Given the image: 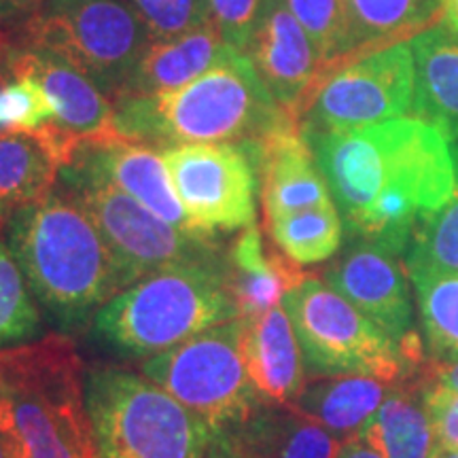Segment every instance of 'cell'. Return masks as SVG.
Instances as JSON below:
<instances>
[{"mask_svg": "<svg viewBox=\"0 0 458 458\" xmlns=\"http://www.w3.org/2000/svg\"><path fill=\"white\" fill-rule=\"evenodd\" d=\"M13 51V43H11L9 34L4 30H0V81L4 79V68H7V60Z\"/></svg>", "mask_w": 458, "mask_h": 458, "instance_id": "obj_43", "label": "cell"}, {"mask_svg": "<svg viewBox=\"0 0 458 458\" xmlns=\"http://www.w3.org/2000/svg\"><path fill=\"white\" fill-rule=\"evenodd\" d=\"M391 385L369 376H323L306 380L291 403L300 414L312 418L340 442L363 431Z\"/></svg>", "mask_w": 458, "mask_h": 458, "instance_id": "obj_23", "label": "cell"}, {"mask_svg": "<svg viewBox=\"0 0 458 458\" xmlns=\"http://www.w3.org/2000/svg\"><path fill=\"white\" fill-rule=\"evenodd\" d=\"M433 458H458V450H450V448H442L439 445L437 452H435Z\"/></svg>", "mask_w": 458, "mask_h": 458, "instance_id": "obj_44", "label": "cell"}, {"mask_svg": "<svg viewBox=\"0 0 458 458\" xmlns=\"http://www.w3.org/2000/svg\"><path fill=\"white\" fill-rule=\"evenodd\" d=\"M418 382L422 393V401L431 418L435 437L442 448L458 450V391L452 388L431 385V382L420 380L411 376Z\"/></svg>", "mask_w": 458, "mask_h": 458, "instance_id": "obj_35", "label": "cell"}, {"mask_svg": "<svg viewBox=\"0 0 458 458\" xmlns=\"http://www.w3.org/2000/svg\"><path fill=\"white\" fill-rule=\"evenodd\" d=\"M284 4L317 47L325 66V79L335 68L354 60L346 0H284Z\"/></svg>", "mask_w": 458, "mask_h": 458, "instance_id": "obj_30", "label": "cell"}, {"mask_svg": "<svg viewBox=\"0 0 458 458\" xmlns=\"http://www.w3.org/2000/svg\"><path fill=\"white\" fill-rule=\"evenodd\" d=\"M11 43L49 51L114 100L151 38L122 0H45L13 26Z\"/></svg>", "mask_w": 458, "mask_h": 458, "instance_id": "obj_7", "label": "cell"}, {"mask_svg": "<svg viewBox=\"0 0 458 458\" xmlns=\"http://www.w3.org/2000/svg\"><path fill=\"white\" fill-rule=\"evenodd\" d=\"M45 0H0V30L7 32L9 26H17L32 15Z\"/></svg>", "mask_w": 458, "mask_h": 458, "instance_id": "obj_38", "label": "cell"}, {"mask_svg": "<svg viewBox=\"0 0 458 458\" xmlns=\"http://www.w3.org/2000/svg\"><path fill=\"white\" fill-rule=\"evenodd\" d=\"M270 4L272 0H208L210 20L223 41L244 55Z\"/></svg>", "mask_w": 458, "mask_h": 458, "instance_id": "obj_34", "label": "cell"}, {"mask_svg": "<svg viewBox=\"0 0 458 458\" xmlns=\"http://www.w3.org/2000/svg\"><path fill=\"white\" fill-rule=\"evenodd\" d=\"M0 458H20V448L9 433L0 428Z\"/></svg>", "mask_w": 458, "mask_h": 458, "instance_id": "obj_42", "label": "cell"}, {"mask_svg": "<svg viewBox=\"0 0 458 458\" xmlns=\"http://www.w3.org/2000/svg\"><path fill=\"white\" fill-rule=\"evenodd\" d=\"M77 147L54 123L37 131L0 134V229L20 210L54 191L57 176L71 164Z\"/></svg>", "mask_w": 458, "mask_h": 458, "instance_id": "obj_17", "label": "cell"}, {"mask_svg": "<svg viewBox=\"0 0 458 458\" xmlns=\"http://www.w3.org/2000/svg\"><path fill=\"white\" fill-rule=\"evenodd\" d=\"M85 401L100 458H202L213 428L142 371L98 363Z\"/></svg>", "mask_w": 458, "mask_h": 458, "instance_id": "obj_6", "label": "cell"}, {"mask_svg": "<svg viewBox=\"0 0 458 458\" xmlns=\"http://www.w3.org/2000/svg\"><path fill=\"white\" fill-rule=\"evenodd\" d=\"M442 24L458 34V0H442Z\"/></svg>", "mask_w": 458, "mask_h": 458, "instance_id": "obj_41", "label": "cell"}, {"mask_svg": "<svg viewBox=\"0 0 458 458\" xmlns=\"http://www.w3.org/2000/svg\"><path fill=\"white\" fill-rule=\"evenodd\" d=\"M7 66L30 72L54 106V123L77 145L125 140L114 122V105L85 74L49 51L20 49L13 45Z\"/></svg>", "mask_w": 458, "mask_h": 458, "instance_id": "obj_16", "label": "cell"}, {"mask_svg": "<svg viewBox=\"0 0 458 458\" xmlns=\"http://www.w3.org/2000/svg\"><path fill=\"white\" fill-rule=\"evenodd\" d=\"M238 318L219 261L176 263L119 291L96 314L94 334L125 357L151 359L202 331Z\"/></svg>", "mask_w": 458, "mask_h": 458, "instance_id": "obj_5", "label": "cell"}, {"mask_svg": "<svg viewBox=\"0 0 458 458\" xmlns=\"http://www.w3.org/2000/svg\"><path fill=\"white\" fill-rule=\"evenodd\" d=\"M246 371L266 405H291L306 385V365L284 308L242 318Z\"/></svg>", "mask_w": 458, "mask_h": 458, "instance_id": "obj_19", "label": "cell"}, {"mask_svg": "<svg viewBox=\"0 0 458 458\" xmlns=\"http://www.w3.org/2000/svg\"><path fill=\"white\" fill-rule=\"evenodd\" d=\"M7 242L38 306L64 335L91 327L125 289L98 227L64 189L20 210L7 225Z\"/></svg>", "mask_w": 458, "mask_h": 458, "instance_id": "obj_2", "label": "cell"}, {"mask_svg": "<svg viewBox=\"0 0 458 458\" xmlns=\"http://www.w3.org/2000/svg\"><path fill=\"white\" fill-rule=\"evenodd\" d=\"M233 431L246 458H335L342 444L291 405H263Z\"/></svg>", "mask_w": 458, "mask_h": 458, "instance_id": "obj_24", "label": "cell"}, {"mask_svg": "<svg viewBox=\"0 0 458 458\" xmlns=\"http://www.w3.org/2000/svg\"><path fill=\"white\" fill-rule=\"evenodd\" d=\"M60 179L62 189L98 227L125 286L176 263L219 261L225 257L219 253L213 233L185 232L162 221L81 157H72L62 168Z\"/></svg>", "mask_w": 458, "mask_h": 458, "instance_id": "obj_8", "label": "cell"}, {"mask_svg": "<svg viewBox=\"0 0 458 458\" xmlns=\"http://www.w3.org/2000/svg\"><path fill=\"white\" fill-rule=\"evenodd\" d=\"M416 377L420 380L431 382V385H439L452 391H458V357L450 359H427L420 365Z\"/></svg>", "mask_w": 458, "mask_h": 458, "instance_id": "obj_36", "label": "cell"}, {"mask_svg": "<svg viewBox=\"0 0 458 458\" xmlns=\"http://www.w3.org/2000/svg\"><path fill=\"white\" fill-rule=\"evenodd\" d=\"M335 458H385L382 452L376 448L374 444L368 442L363 435H354V437L346 439L340 444Z\"/></svg>", "mask_w": 458, "mask_h": 458, "instance_id": "obj_39", "label": "cell"}, {"mask_svg": "<svg viewBox=\"0 0 458 458\" xmlns=\"http://www.w3.org/2000/svg\"><path fill=\"white\" fill-rule=\"evenodd\" d=\"M359 435L374 444L385 458H433L439 448L414 377L391 385L382 405Z\"/></svg>", "mask_w": 458, "mask_h": 458, "instance_id": "obj_25", "label": "cell"}, {"mask_svg": "<svg viewBox=\"0 0 458 458\" xmlns=\"http://www.w3.org/2000/svg\"><path fill=\"white\" fill-rule=\"evenodd\" d=\"M416 68L414 117L458 142V34L433 24L410 38Z\"/></svg>", "mask_w": 458, "mask_h": 458, "instance_id": "obj_21", "label": "cell"}, {"mask_svg": "<svg viewBox=\"0 0 458 458\" xmlns=\"http://www.w3.org/2000/svg\"><path fill=\"white\" fill-rule=\"evenodd\" d=\"M303 136L351 238L399 257L456 191L454 140L418 117Z\"/></svg>", "mask_w": 458, "mask_h": 458, "instance_id": "obj_1", "label": "cell"}, {"mask_svg": "<svg viewBox=\"0 0 458 458\" xmlns=\"http://www.w3.org/2000/svg\"><path fill=\"white\" fill-rule=\"evenodd\" d=\"M240 145L255 165L266 223L334 202L300 123Z\"/></svg>", "mask_w": 458, "mask_h": 458, "instance_id": "obj_15", "label": "cell"}, {"mask_svg": "<svg viewBox=\"0 0 458 458\" xmlns=\"http://www.w3.org/2000/svg\"><path fill=\"white\" fill-rule=\"evenodd\" d=\"M43 314L7 240L0 238V351L38 340Z\"/></svg>", "mask_w": 458, "mask_h": 458, "instance_id": "obj_29", "label": "cell"}, {"mask_svg": "<svg viewBox=\"0 0 458 458\" xmlns=\"http://www.w3.org/2000/svg\"><path fill=\"white\" fill-rule=\"evenodd\" d=\"M428 359L458 357V276H414Z\"/></svg>", "mask_w": 458, "mask_h": 458, "instance_id": "obj_31", "label": "cell"}, {"mask_svg": "<svg viewBox=\"0 0 458 458\" xmlns=\"http://www.w3.org/2000/svg\"><path fill=\"white\" fill-rule=\"evenodd\" d=\"M0 428L13 437V414H11L7 380H4L3 369H0Z\"/></svg>", "mask_w": 458, "mask_h": 458, "instance_id": "obj_40", "label": "cell"}, {"mask_svg": "<svg viewBox=\"0 0 458 458\" xmlns=\"http://www.w3.org/2000/svg\"><path fill=\"white\" fill-rule=\"evenodd\" d=\"M113 105L119 134L156 148L249 142L300 123L272 98L249 57L233 49L181 88L125 96Z\"/></svg>", "mask_w": 458, "mask_h": 458, "instance_id": "obj_3", "label": "cell"}, {"mask_svg": "<svg viewBox=\"0 0 458 458\" xmlns=\"http://www.w3.org/2000/svg\"><path fill=\"white\" fill-rule=\"evenodd\" d=\"M456 172H458V142ZM405 270L414 276H458V181L448 204L418 225L405 250Z\"/></svg>", "mask_w": 458, "mask_h": 458, "instance_id": "obj_28", "label": "cell"}, {"mask_svg": "<svg viewBox=\"0 0 458 458\" xmlns=\"http://www.w3.org/2000/svg\"><path fill=\"white\" fill-rule=\"evenodd\" d=\"M283 308L308 376H369L386 385L411 377L399 344L320 278L306 276L284 295Z\"/></svg>", "mask_w": 458, "mask_h": 458, "instance_id": "obj_9", "label": "cell"}, {"mask_svg": "<svg viewBox=\"0 0 458 458\" xmlns=\"http://www.w3.org/2000/svg\"><path fill=\"white\" fill-rule=\"evenodd\" d=\"M72 157H81L94 165L108 181L162 221L185 232H199L189 221L185 208L172 189L159 148L131 140L83 142L77 147Z\"/></svg>", "mask_w": 458, "mask_h": 458, "instance_id": "obj_18", "label": "cell"}, {"mask_svg": "<svg viewBox=\"0 0 458 458\" xmlns=\"http://www.w3.org/2000/svg\"><path fill=\"white\" fill-rule=\"evenodd\" d=\"M159 153L193 227L216 236L253 225L259 181L240 142L174 145Z\"/></svg>", "mask_w": 458, "mask_h": 458, "instance_id": "obj_12", "label": "cell"}, {"mask_svg": "<svg viewBox=\"0 0 458 458\" xmlns=\"http://www.w3.org/2000/svg\"><path fill=\"white\" fill-rule=\"evenodd\" d=\"M20 458H100L85 401V365L71 335L0 351Z\"/></svg>", "mask_w": 458, "mask_h": 458, "instance_id": "obj_4", "label": "cell"}, {"mask_svg": "<svg viewBox=\"0 0 458 458\" xmlns=\"http://www.w3.org/2000/svg\"><path fill=\"white\" fill-rule=\"evenodd\" d=\"M354 57L416 37L437 24L442 0H346Z\"/></svg>", "mask_w": 458, "mask_h": 458, "instance_id": "obj_26", "label": "cell"}, {"mask_svg": "<svg viewBox=\"0 0 458 458\" xmlns=\"http://www.w3.org/2000/svg\"><path fill=\"white\" fill-rule=\"evenodd\" d=\"M202 458H246L242 445L233 428L229 431H216L210 437L208 448L202 454Z\"/></svg>", "mask_w": 458, "mask_h": 458, "instance_id": "obj_37", "label": "cell"}, {"mask_svg": "<svg viewBox=\"0 0 458 458\" xmlns=\"http://www.w3.org/2000/svg\"><path fill=\"white\" fill-rule=\"evenodd\" d=\"M134 11L151 41L179 37L213 24L208 0H122Z\"/></svg>", "mask_w": 458, "mask_h": 458, "instance_id": "obj_33", "label": "cell"}, {"mask_svg": "<svg viewBox=\"0 0 458 458\" xmlns=\"http://www.w3.org/2000/svg\"><path fill=\"white\" fill-rule=\"evenodd\" d=\"M278 250L297 266L327 261L342 246L344 221L334 202L266 223Z\"/></svg>", "mask_w": 458, "mask_h": 458, "instance_id": "obj_27", "label": "cell"}, {"mask_svg": "<svg viewBox=\"0 0 458 458\" xmlns=\"http://www.w3.org/2000/svg\"><path fill=\"white\" fill-rule=\"evenodd\" d=\"M416 68L410 41L369 51L335 68L318 85L301 131L352 130L414 114Z\"/></svg>", "mask_w": 458, "mask_h": 458, "instance_id": "obj_11", "label": "cell"}, {"mask_svg": "<svg viewBox=\"0 0 458 458\" xmlns=\"http://www.w3.org/2000/svg\"><path fill=\"white\" fill-rule=\"evenodd\" d=\"M139 371L213 431L244 425L263 405L242 354V318L227 320L187 342L145 359Z\"/></svg>", "mask_w": 458, "mask_h": 458, "instance_id": "obj_10", "label": "cell"}, {"mask_svg": "<svg viewBox=\"0 0 458 458\" xmlns=\"http://www.w3.org/2000/svg\"><path fill=\"white\" fill-rule=\"evenodd\" d=\"M403 266L401 257L391 250L351 238L346 250L325 267L323 283L399 344L410 369H416L425 359L414 329V306Z\"/></svg>", "mask_w": 458, "mask_h": 458, "instance_id": "obj_13", "label": "cell"}, {"mask_svg": "<svg viewBox=\"0 0 458 458\" xmlns=\"http://www.w3.org/2000/svg\"><path fill=\"white\" fill-rule=\"evenodd\" d=\"M306 276L283 250L267 249L257 223L240 229L225 255V283L238 318H257L283 306L284 295Z\"/></svg>", "mask_w": 458, "mask_h": 458, "instance_id": "obj_20", "label": "cell"}, {"mask_svg": "<svg viewBox=\"0 0 458 458\" xmlns=\"http://www.w3.org/2000/svg\"><path fill=\"white\" fill-rule=\"evenodd\" d=\"M229 49L232 47H227L215 24L164 41H151L117 98L181 88L213 68Z\"/></svg>", "mask_w": 458, "mask_h": 458, "instance_id": "obj_22", "label": "cell"}, {"mask_svg": "<svg viewBox=\"0 0 458 458\" xmlns=\"http://www.w3.org/2000/svg\"><path fill=\"white\" fill-rule=\"evenodd\" d=\"M246 57L272 98L291 117L301 122L312 96L323 83L325 66L310 37L286 7L284 0H272L246 51Z\"/></svg>", "mask_w": 458, "mask_h": 458, "instance_id": "obj_14", "label": "cell"}, {"mask_svg": "<svg viewBox=\"0 0 458 458\" xmlns=\"http://www.w3.org/2000/svg\"><path fill=\"white\" fill-rule=\"evenodd\" d=\"M54 106L30 72L4 68L0 81V134L4 131H37L54 122Z\"/></svg>", "mask_w": 458, "mask_h": 458, "instance_id": "obj_32", "label": "cell"}]
</instances>
